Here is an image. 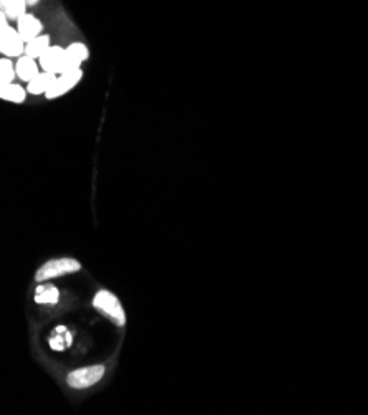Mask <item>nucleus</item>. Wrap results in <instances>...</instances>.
Wrapping results in <instances>:
<instances>
[{
  "mask_svg": "<svg viewBox=\"0 0 368 415\" xmlns=\"http://www.w3.org/2000/svg\"><path fill=\"white\" fill-rule=\"evenodd\" d=\"M82 270V264L75 258H55V260L46 261L37 270L35 273V282L37 283H44L46 279H53L58 277H65V275L70 273H77Z\"/></svg>",
  "mask_w": 368,
  "mask_h": 415,
  "instance_id": "1",
  "label": "nucleus"
},
{
  "mask_svg": "<svg viewBox=\"0 0 368 415\" xmlns=\"http://www.w3.org/2000/svg\"><path fill=\"white\" fill-rule=\"evenodd\" d=\"M93 308H95L96 311H100L103 316L109 317L116 326H125V310H123L120 299H118L112 291L100 290L98 293L95 295V298H93Z\"/></svg>",
  "mask_w": 368,
  "mask_h": 415,
  "instance_id": "2",
  "label": "nucleus"
},
{
  "mask_svg": "<svg viewBox=\"0 0 368 415\" xmlns=\"http://www.w3.org/2000/svg\"><path fill=\"white\" fill-rule=\"evenodd\" d=\"M107 367L103 364H96V366H88V367H80L69 372L67 376V384L71 389H88L96 382H100L103 379Z\"/></svg>",
  "mask_w": 368,
  "mask_h": 415,
  "instance_id": "3",
  "label": "nucleus"
},
{
  "mask_svg": "<svg viewBox=\"0 0 368 415\" xmlns=\"http://www.w3.org/2000/svg\"><path fill=\"white\" fill-rule=\"evenodd\" d=\"M83 78V71L82 68H73V70H67L57 76L55 83L52 84L49 91L45 93L46 100H55L60 98V96L67 95V93L73 90L77 84L82 82Z\"/></svg>",
  "mask_w": 368,
  "mask_h": 415,
  "instance_id": "4",
  "label": "nucleus"
},
{
  "mask_svg": "<svg viewBox=\"0 0 368 415\" xmlns=\"http://www.w3.org/2000/svg\"><path fill=\"white\" fill-rule=\"evenodd\" d=\"M25 53V42L12 25L0 33V55L7 58H19Z\"/></svg>",
  "mask_w": 368,
  "mask_h": 415,
  "instance_id": "5",
  "label": "nucleus"
},
{
  "mask_svg": "<svg viewBox=\"0 0 368 415\" xmlns=\"http://www.w3.org/2000/svg\"><path fill=\"white\" fill-rule=\"evenodd\" d=\"M39 65L44 71L60 75L65 71V48L60 45H52L39 58Z\"/></svg>",
  "mask_w": 368,
  "mask_h": 415,
  "instance_id": "6",
  "label": "nucleus"
},
{
  "mask_svg": "<svg viewBox=\"0 0 368 415\" xmlns=\"http://www.w3.org/2000/svg\"><path fill=\"white\" fill-rule=\"evenodd\" d=\"M17 32H19V35L22 37V40L27 44V42L33 40V38H37L39 35H42V32H44V24H42L40 19H37L33 14H24L22 17H19V20H17Z\"/></svg>",
  "mask_w": 368,
  "mask_h": 415,
  "instance_id": "7",
  "label": "nucleus"
},
{
  "mask_svg": "<svg viewBox=\"0 0 368 415\" xmlns=\"http://www.w3.org/2000/svg\"><path fill=\"white\" fill-rule=\"evenodd\" d=\"M90 50L82 42H73L65 48V71L73 68H82V63L88 60Z\"/></svg>",
  "mask_w": 368,
  "mask_h": 415,
  "instance_id": "8",
  "label": "nucleus"
},
{
  "mask_svg": "<svg viewBox=\"0 0 368 415\" xmlns=\"http://www.w3.org/2000/svg\"><path fill=\"white\" fill-rule=\"evenodd\" d=\"M39 68H40L39 60L28 57V55H22V57H19V60H17V63H15L17 78H20L22 82H27V83L40 73L42 70H39Z\"/></svg>",
  "mask_w": 368,
  "mask_h": 415,
  "instance_id": "9",
  "label": "nucleus"
},
{
  "mask_svg": "<svg viewBox=\"0 0 368 415\" xmlns=\"http://www.w3.org/2000/svg\"><path fill=\"white\" fill-rule=\"evenodd\" d=\"M55 80H57V75L42 70L40 73L35 76V78L30 80V82L27 83V93L28 95H37V96L45 95V93L52 88Z\"/></svg>",
  "mask_w": 368,
  "mask_h": 415,
  "instance_id": "10",
  "label": "nucleus"
},
{
  "mask_svg": "<svg viewBox=\"0 0 368 415\" xmlns=\"http://www.w3.org/2000/svg\"><path fill=\"white\" fill-rule=\"evenodd\" d=\"M27 90L17 83H0V100L8 101V103L20 104L27 100Z\"/></svg>",
  "mask_w": 368,
  "mask_h": 415,
  "instance_id": "11",
  "label": "nucleus"
},
{
  "mask_svg": "<svg viewBox=\"0 0 368 415\" xmlns=\"http://www.w3.org/2000/svg\"><path fill=\"white\" fill-rule=\"evenodd\" d=\"M73 342V336L69 331L67 326H57L49 338V344L53 351H65L69 349Z\"/></svg>",
  "mask_w": 368,
  "mask_h": 415,
  "instance_id": "12",
  "label": "nucleus"
},
{
  "mask_svg": "<svg viewBox=\"0 0 368 415\" xmlns=\"http://www.w3.org/2000/svg\"><path fill=\"white\" fill-rule=\"evenodd\" d=\"M58 299H60V291L52 283H42L37 286L33 295V302L39 304H57Z\"/></svg>",
  "mask_w": 368,
  "mask_h": 415,
  "instance_id": "13",
  "label": "nucleus"
},
{
  "mask_svg": "<svg viewBox=\"0 0 368 415\" xmlns=\"http://www.w3.org/2000/svg\"><path fill=\"white\" fill-rule=\"evenodd\" d=\"M50 46H52L50 37L45 35V33H42V35H39L37 38H33V40L27 42V44H25V53L24 55H28V57L39 60L42 55H44L46 50L50 48Z\"/></svg>",
  "mask_w": 368,
  "mask_h": 415,
  "instance_id": "14",
  "label": "nucleus"
},
{
  "mask_svg": "<svg viewBox=\"0 0 368 415\" xmlns=\"http://www.w3.org/2000/svg\"><path fill=\"white\" fill-rule=\"evenodd\" d=\"M27 8L25 0H0V12H3L8 20H19V17L27 14Z\"/></svg>",
  "mask_w": 368,
  "mask_h": 415,
  "instance_id": "15",
  "label": "nucleus"
},
{
  "mask_svg": "<svg viewBox=\"0 0 368 415\" xmlns=\"http://www.w3.org/2000/svg\"><path fill=\"white\" fill-rule=\"evenodd\" d=\"M15 76V65L12 63V58H0V83H12Z\"/></svg>",
  "mask_w": 368,
  "mask_h": 415,
  "instance_id": "16",
  "label": "nucleus"
},
{
  "mask_svg": "<svg viewBox=\"0 0 368 415\" xmlns=\"http://www.w3.org/2000/svg\"><path fill=\"white\" fill-rule=\"evenodd\" d=\"M8 22H10V20L7 19V15L3 14V12H0V33L6 30V28L10 27V24Z\"/></svg>",
  "mask_w": 368,
  "mask_h": 415,
  "instance_id": "17",
  "label": "nucleus"
},
{
  "mask_svg": "<svg viewBox=\"0 0 368 415\" xmlns=\"http://www.w3.org/2000/svg\"><path fill=\"white\" fill-rule=\"evenodd\" d=\"M25 2H27V6L30 7V6H37V3H39L40 0H25Z\"/></svg>",
  "mask_w": 368,
  "mask_h": 415,
  "instance_id": "18",
  "label": "nucleus"
}]
</instances>
